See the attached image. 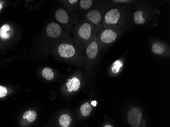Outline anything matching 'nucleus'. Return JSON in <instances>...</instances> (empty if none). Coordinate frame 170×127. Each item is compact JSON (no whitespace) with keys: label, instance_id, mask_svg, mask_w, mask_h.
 Here are the masks:
<instances>
[{"label":"nucleus","instance_id":"nucleus-21","mask_svg":"<svg viewBox=\"0 0 170 127\" xmlns=\"http://www.w3.org/2000/svg\"><path fill=\"white\" fill-rule=\"evenodd\" d=\"M113 2L115 3L120 4V3H127L129 2H130V1H129V0H114V1H113Z\"/></svg>","mask_w":170,"mask_h":127},{"label":"nucleus","instance_id":"nucleus-19","mask_svg":"<svg viewBox=\"0 0 170 127\" xmlns=\"http://www.w3.org/2000/svg\"><path fill=\"white\" fill-rule=\"evenodd\" d=\"M93 4V1L92 0H81L80 2V6L83 9H88L91 7Z\"/></svg>","mask_w":170,"mask_h":127},{"label":"nucleus","instance_id":"nucleus-15","mask_svg":"<svg viewBox=\"0 0 170 127\" xmlns=\"http://www.w3.org/2000/svg\"><path fill=\"white\" fill-rule=\"evenodd\" d=\"M24 119H26L30 122H33L36 120L37 118V114L34 111L29 110L24 113L23 116Z\"/></svg>","mask_w":170,"mask_h":127},{"label":"nucleus","instance_id":"nucleus-10","mask_svg":"<svg viewBox=\"0 0 170 127\" xmlns=\"http://www.w3.org/2000/svg\"><path fill=\"white\" fill-rule=\"evenodd\" d=\"M68 91L69 92L72 91H76L80 87L81 82L79 79L76 77H73L72 78L69 79L66 83Z\"/></svg>","mask_w":170,"mask_h":127},{"label":"nucleus","instance_id":"nucleus-3","mask_svg":"<svg viewBox=\"0 0 170 127\" xmlns=\"http://www.w3.org/2000/svg\"><path fill=\"white\" fill-rule=\"evenodd\" d=\"M143 112L138 107L132 108L128 113L127 119L129 123L133 127H139L140 126Z\"/></svg>","mask_w":170,"mask_h":127},{"label":"nucleus","instance_id":"nucleus-25","mask_svg":"<svg viewBox=\"0 0 170 127\" xmlns=\"http://www.w3.org/2000/svg\"><path fill=\"white\" fill-rule=\"evenodd\" d=\"M104 127H113L112 126H110V125H106L104 126Z\"/></svg>","mask_w":170,"mask_h":127},{"label":"nucleus","instance_id":"nucleus-5","mask_svg":"<svg viewBox=\"0 0 170 127\" xmlns=\"http://www.w3.org/2000/svg\"><path fill=\"white\" fill-rule=\"evenodd\" d=\"M92 31L93 28L91 24L88 23H85L79 28L78 34L84 40H88L91 36Z\"/></svg>","mask_w":170,"mask_h":127},{"label":"nucleus","instance_id":"nucleus-14","mask_svg":"<svg viewBox=\"0 0 170 127\" xmlns=\"http://www.w3.org/2000/svg\"><path fill=\"white\" fill-rule=\"evenodd\" d=\"M92 109V107L88 103H85L82 105L81 107V112L82 116H89L91 112Z\"/></svg>","mask_w":170,"mask_h":127},{"label":"nucleus","instance_id":"nucleus-24","mask_svg":"<svg viewBox=\"0 0 170 127\" xmlns=\"http://www.w3.org/2000/svg\"><path fill=\"white\" fill-rule=\"evenodd\" d=\"M2 3L0 2V10L2 8Z\"/></svg>","mask_w":170,"mask_h":127},{"label":"nucleus","instance_id":"nucleus-20","mask_svg":"<svg viewBox=\"0 0 170 127\" xmlns=\"http://www.w3.org/2000/svg\"><path fill=\"white\" fill-rule=\"evenodd\" d=\"M7 94V90L6 87L0 86V98H3Z\"/></svg>","mask_w":170,"mask_h":127},{"label":"nucleus","instance_id":"nucleus-4","mask_svg":"<svg viewBox=\"0 0 170 127\" xmlns=\"http://www.w3.org/2000/svg\"><path fill=\"white\" fill-rule=\"evenodd\" d=\"M58 53L61 57L70 58L76 53V49L74 46L67 43L62 44L58 47Z\"/></svg>","mask_w":170,"mask_h":127},{"label":"nucleus","instance_id":"nucleus-1","mask_svg":"<svg viewBox=\"0 0 170 127\" xmlns=\"http://www.w3.org/2000/svg\"><path fill=\"white\" fill-rule=\"evenodd\" d=\"M118 37V33L116 30L107 28L102 31L99 35V41L102 44L107 45L114 42Z\"/></svg>","mask_w":170,"mask_h":127},{"label":"nucleus","instance_id":"nucleus-22","mask_svg":"<svg viewBox=\"0 0 170 127\" xmlns=\"http://www.w3.org/2000/svg\"><path fill=\"white\" fill-rule=\"evenodd\" d=\"M78 1L77 0H69V2L72 4H76V3H77Z\"/></svg>","mask_w":170,"mask_h":127},{"label":"nucleus","instance_id":"nucleus-11","mask_svg":"<svg viewBox=\"0 0 170 127\" xmlns=\"http://www.w3.org/2000/svg\"><path fill=\"white\" fill-rule=\"evenodd\" d=\"M166 50V46L160 42H156L151 46L152 52L157 55L163 54Z\"/></svg>","mask_w":170,"mask_h":127},{"label":"nucleus","instance_id":"nucleus-17","mask_svg":"<svg viewBox=\"0 0 170 127\" xmlns=\"http://www.w3.org/2000/svg\"><path fill=\"white\" fill-rule=\"evenodd\" d=\"M10 27L8 24H5L0 29V37L3 39H8L10 36L7 32L10 30Z\"/></svg>","mask_w":170,"mask_h":127},{"label":"nucleus","instance_id":"nucleus-9","mask_svg":"<svg viewBox=\"0 0 170 127\" xmlns=\"http://www.w3.org/2000/svg\"><path fill=\"white\" fill-rule=\"evenodd\" d=\"M56 18L58 22L63 24L68 23L69 18L65 10L63 9H59L56 12Z\"/></svg>","mask_w":170,"mask_h":127},{"label":"nucleus","instance_id":"nucleus-6","mask_svg":"<svg viewBox=\"0 0 170 127\" xmlns=\"http://www.w3.org/2000/svg\"><path fill=\"white\" fill-rule=\"evenodd\" d=\"M46 32L50 37L57 38L61 34V28L57 23H50L47 26Z\"/></svg>","mask_w":170,"mask_h":127},{"label":"nucleus","instance_id":"nucleus-2","mask_svg":"<svg viewBox=\"0 0 170 127\" xmlns=\"http://www.w3.org/2000/svg\"><path fill=\"white\" fill-rule=\"evenodd\" d=\"M121 19V13L118 9L113 8L106 12L103 19L104 27L114 26L118 23Z\"/></svg>","mask_w":170,"mask_h":127},{"label":"nucleus","instance_id":"nucleus-8","mask_svg":"<svg viewBox=\"0 0 170 127\" xmlns=\"http://www.w3.org/2000/svg\"><path fill=\"white\" fill-rule=\"evenodd\" d=\"M86 17L89 21L96 25L99 24L102 19V14L97 10L90 11L87 13Z\"/></svg>","mask_w":170,"mask_h":127},{"label":"nucleus","instance_id":"nucleus-12","mask_svg":"<svg viewBox=\"0 0 170 127\" xmlns=\"http://www.w3.org/2000/svg\"><path fill=\"white\" fill-rule=\"evenodd\" d=\"M143 12L142 10L136 11L133 14V19L136 24L140 25L146 23V20L143 16Z\"/></svg>","mask_w":170,"mask_h":127},{"label":"nucleus","instance_id":"nucleus-7","mask_svg":"<svg viewBox=\"0 0 170 127\" xmlns=\"http://www.w3.org/2000/svg\"><path fill=\"white\" fill-rule=\"evenodd\" d=\"M98 52L99 45L98 42L95 40H93L87 48L86 54L89 59L93 60L97 57Z\"/></svg>","mask_w":170,"mask_h":127},{"label":"nucleus","instance_id":"nucleus-13","mask_svg":"<svg viewBox=\"0 0 170 127\" xmlns=\"http://www.w3.org/2000/svg\"><path fill=\"white\" fill-rule=\"evenodd\" d=\"M71 121H72L71 117L70 116L67 114L62 115L59 120V123L61 125V126L63 127H68Z\"/></svg>","mask_w":170,"mask_h":127},{"label":"nucleus","instance_id":"nucleus-18","mask_svg":"<svg viewBox=\"0 0 170 127\" xmlns=\"http://www.w3.org/2000/svg\"><path fill=\"white\" fill-rule=\"evenodd\" d=\"M123 66V62L121 60H117L113 63V65L111 66V71L113 73H118L120 68Z\"/></svg>","mask_w":170,"mask_h":127},{"label":"nucleus","instance_id":"nucleus-16","mask_svg":"<svg viewBox=\"0 0 170 127\" xmlns=\"http://www.w3.org/2000/svg\"><path fill=\"white\" fill-rule=\"evenodd\" d=\"M42 75L43 77L47 80H51L54 78V72L52 69L49 68H46L42 72Z\"/></svg>","mask_w":170,"mask_h":127},{"label":"nucleus","instance_id":"nucleus-23","mask_svg":"<svg viewBox=\"0 0 170 127\" xmlns=\"http://www.w3.org/2000/svg\"><path fill=\"white\" fill-rule=\"evenodd\" d=\"M91 104L93 106H96V105H97V102L96 101H92Z\"/></svg>","mask_w":170,"mask_h":127}]
</instances>
